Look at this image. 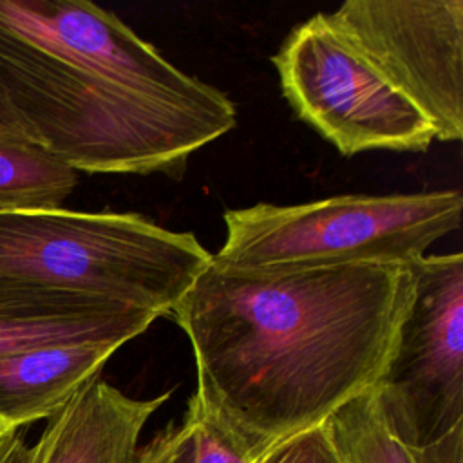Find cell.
<instances>
[{
  "label": "cell",
  "instance_id": "1",
  "mask_svg": "<svg viewBox=\"0 0 463 463\" xmlns=\"http://www.w3.org/2000/svg\"><path fill=\"white\" fill-rule=\"evenodd\" d=\"M414 297L405 264L239 268L213 257L170 309L192 396L255 461L374 387Z\"/></svg>",
  "mask_w": 463,
  "mask_h": 463
},
{
  "label": "cell",
  "instance_id": "2",
  "mask_svg": "<svg viewBox=\"0 0 463 463\" xmlns=\"http://www.w3.org/2000/svg\"><path fill=\"white\" fill-rule=\"evenodd\" d=\"M0 90L18 128L76 172L181 177L195 150L237 125L233 101L212 107L159 98L2 29Z\"/></svg>",
  "mask_w": 463,
  "mask_h": 463
},
{
  "label": "cell",
  "instance_id": "3",
  "mask_svg": "<svg viewBox=\"0 0 463 463\" xmlns=\"http://www.w3.org/2000/svg\"><path fill=\"white\" fill-rule=\"evenodd\" d=\"M190 232L137 213L0 212V275L170 313L210 262Z\"/></svg>",
  "mask_w": 463,
  "mask_h": 463
},
{
  "label": "cell",
  "instance_id": "4",
  "mask_svg": "<svg viewBox=\"0 0 463 463\" xmlns=\"http://www.w3.org/2000/svg\"><path fill=\"white\" fill-rule=\"evenodd\" d=\"M461 210L459 190L259 203L224 212L226 239L212 257L239 268L411 266L429 246L461 228Z\"/></svg>",
  "mask_w": 463,
  "mask_h": 463
},
{
  "label": "cell",
  "instance_id": "5",
  "mask_svg": "<svg viewBox=\"0 0 463 463\" xmlns=\"http://www.w3.org/2000/svg\"><path fill=\"white\" fill-rule=\"evenodd\" d=\"M295 114L340 154L425 152L434 128L365 54L317 13L297 25L271 58Z\"/></svg>",
  "mask_w": 463,
  "mask_h": 463
},
{
  "label": "cell",
  "instance_id": "6",
  "mask_svg": "<svg viewBox=\"0 0 463 463\" xmlns=\"http://www.w3.org/2000/svg\"><path fill=\"white\" fill-rule=\"evenodd\" d=\"M411 269L414 297L374 389L396 436L418 447L463 423V255Z\"/></svg>",
  "mask_w": 463,
  "mask_h": 463
},
{
  "label": "cell",
  "instance_id": "7",
  "mask_svg": "<svg viewBox=\"0 0 463 463\" xmlns=\"http://www.w3.org/2000/svg\"><path fill=\"white\" fill-rule=\"evenodd\" d=\"M333 24L429 119L463 136V0H347Z\"/></svg>",
  "mask_w": 463,
  "mask_h": 463
},
{
  "label": "cell",
  "instance_id": "8",
  "mask_svg": "<svg viewBox=\"0 0 463 463\" xmlns=\"http://www.w3.org/2000/svg\"><path fill=\"white\" fill-rule=\"evenodd\" d=\"M0 29L76 67L194 105L232 101L166 61L116 14L83 0H0Z\"/></svg>",
  "mask_w": 463,
  "mask_h": 463
},
{
  "label": "cell",
  "instance_id": "9",
  "mask_svg": "<svg viewBox=\"0 0 463 463\" xmlns=\"http://www.w3.org/2000/svg\"><path fill=\"white\" fill-rule=\"evenodd\" d=\"M159 318L103 297L0 275V356L45 344L125 342Z\"/></svg>",
  "mask_w": 463,
  "mask_h": 463
},
{
  "label": "cell",
  "instance_id": "10",
  "mask_svg": "<svg viewBox=\"0 0 463 463\" xmlns=\"http://www.w3.org/2000/svg\"><path fill=\"white\" fill-rule=\"evenodd\" d=\"M170 394L132 398L92 378L49 418L36 441L38 463H137L141 430Z\"/></svg>",
  "mask_w": 463,
  "mask_h": 463
},
{
  "label": "cell",
  "instance_id": "11",
  "mask_svg": "<svg viewBox=\"0 0 463 463\" xmlns=\"http://www.w3.org/2000/svg\"><path fill=\"white\" fill-rule=\"evenodd\" d=\"M114 342L45 344L0 356V420L20 430L49 420L92 378L119 349Z\"/></svg>",
  "mask_w": 463,
  "mask_h": 463
},
{
  "label": "cell",
  "instance_id": "12",
  "mask_svg": "<svg viewBox=\"0 0 463 463\" xmlns=\"http://www.w3.org/2000/svg\"><path fill=\"white\" fill-rule=\"evenodd\" d=\"M78 172L16 130H0V212L54 210L72 194Z\"/></svg>",
  "mask_w": 463,
  "mask_h": 463
},
{
  "label": "cell",
  "instance_id": "13",
  "mask_svg": "<svg viewBox=\"0 0 463 463\" xmlns=\"http://www.w3.org/2000/svg\"><path fill=\"white\" fill-rule=\"evenodd\" d=\"M324 429L338 463H412L392 430L374 387L336 409Z\"/></svg>",
  "mask_w": 463,
  "mask_h": 463
},
{
  "label": "cell",
  "instance_id": "14",
  "mask_svg": "<svg viewBox=\"0 0 463 463\" xmlns=\"http://www.w3.org/2000/svg\"><path fill=\"white\" fill-rule=\"evenodd\" d=\"M184 421L192 436V463H253L194 398L188 402Z\"/></svg>",
  "mask_w": 463,
  "mask_h": 463
},
{
  "label": "cell",
  "instance_id": "15",
  "mask_svg": "<svg viewBox=\"0 0 463 463\" xmlns=\"http://www.w3.org/2000/svg\"><path fill=\"white\" fill-rule=\"evenodd\" d=\"M253 463H338V459L322 423L273 445Z\"/></svg>",
  "mask_w": 463,
  "mask_h": 463
},
{
  "label": "cell",
  "instance_id": "16",
  "mask_svg": "<svg viewBox=\"0 0 463 463\" xmlns=\"http://www.w3.org/2000/svg\"><path fill=\"white\" fill-rule=\"evenodd\" d=\"M137 463H192L190 427L183 420L157 434L137 454Z\"/></svg>",
  "mask_w": 463,
  "mask_h": 463
},
{
  "label": "cell",
  "instance_id": "17",
  "mask_svg": "<svg viewBox=\"0 0 463 463\" xmlns=\"http://www.w3.org/2000/svg\"><path fill=\"white\" fill-rule=\"evenodd\" d=\"M407 449L412 463H463V423L425 445Z\"/></svg>",
  "mask_w": 463,
  "mask_h": 463
},
{
  "label": "cell",
  "instance_id": "18",
  "mask_svg": "<svg viewBox=\"0 0 463 463\" xmlns=\"http://www.w3.org/2000/svg\"><path fill=\"white\" fill-rule=\"evenodd\" d=\"M38 443L29 445L20 430H7L0 436V463H38Z\"/></svg>",
  "mask_w": 463,
  "mask_h": 463
},
{
  "label": "cell",
  "instance_id": "19",
  "mask_svg": "<svg viewBox=\"0 0 463 463\" xmlns=\"http://www.w3.org/2000/svg\"><path fill=\"white\" fill-rule=\"evenodd\" d=\"M0 130H16V132H22L16 125V119L0 90ZM24 134V132H22Z\"/></svg>",
  "mask_w": 463,
  "mask_h": 463
},
{
  "label": "cell",
  "instance_id": "20",
  "mask_svg": "<svg viewBox=\"0 0 463 463\" xmlns=\"http://www.w3.org/2000/svg\"><path fill=\"white\" fill-rule=\"evenodd\" d=\"M7 430H9V429H7V427H5V425H4V421H2V420H0V436H2V434H4V432H7Z\"/></svg>",
  "mask_w": 463,
  "mask_h": 463
}]
</instances>
